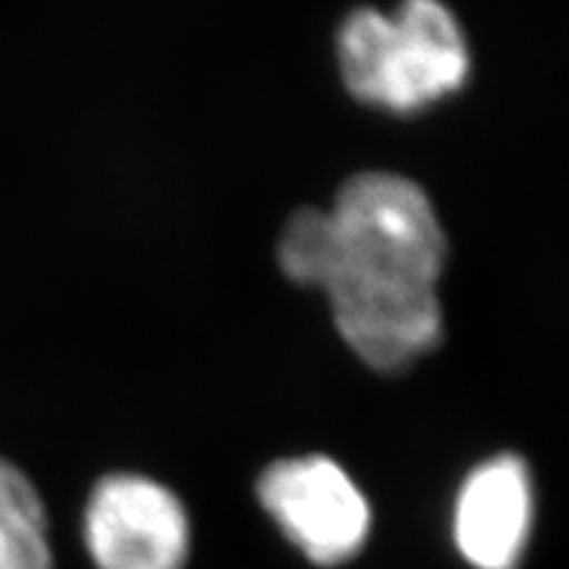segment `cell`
Listing matches in <instances>:
<instances>
[{
	"label": "cell",
	"instance_id": "obj_3",
	"mask_svg": "<svg viewBox=\"0 0 569 569\" xmlns=\"http://www.w3.org/2000/svg\"><path fill=\"white\" fill-rule=\"evenodd\" d=\"M256 493L290 543L319 567L346 565L365 549L372 530L361 488L338 461L319 453L269 465Z\"/></svg>",
	"mask_w": 569,
	"mask_h": 569
},
{
	"label": "cell",
	"instance_id": "obj_2",
	"mask_svg": "<svg viewBox=\"0 0 569 569\" xmlns=\"http://www.w3.org/2000/svg\"><path fill=\"white\" fill-rule=\"evenodd\" d=\"M338 61L359 101L396 113L443 101L469 74L465 32L440 0H401L393 17L356 9L338 32Z\"/></svg>",
	"mask_w": 569,
	"mask_h": 569
},
{
	"label": "cell",
	"instance_id": "obj_5",
	"mask_svg": "<svg viewBox=\"0 0 569 569\" xmlns=\"http://www.w3.org/2000/svg\"><path fill=\"white\" fill-rule=\"evenodd\" d=\"M530 469L515 453L482 461L461 482L453 540L475 569H517L532 532Z\"/></svg>",
	"mask_w": 569,
	"mask_h": 569
},
{
	"label": "cell",
	"instance_id": "obj_4",
	"mask_svg": "<svg viewBox=\"0 0 569 569\" xmlns=\"http://www.w3.org/2000/svg\"><path fill=\"white\" fill-rule=\"evenodd\" d=\"M84 543L98 569H184L190 519L161 482L130 472L109 475L88 498Z\"/></svg>",
	"mask_w": 569,
	"mask_h": 569
},
{
	"label": "cell",
	"instance_id": "obj_1",
	"mask_svg": "<svg viewBox=\"0 0 569 569\" xmlns=\"http://www.w3.org/2000/svg\"><path fill=\"white\" fill-rule=\"evenodd\" d=\"M443 264L425 190L388 172L351 177L330 211H296L280 238L282 272L325 290L340 336L377 372H401L440 343Z\"/></svg>",
	"mask_w": 569,
	"mask_h": 569
},
{
	"label": "cell",
	"instance_id": "obj_6",
	"mask_svg": "<svg viewBox=\"0 0 569 569\" xmlns=\"http://www.w3.org/2000/svg\"><path fill=\"white\" fill-rule=\"evenodd\" d=\"M0 569H53L42 498L6 459H0Z\"/></svg>",
	"mask_w": 569,
	"mask_h": 569
}]
</instances>
